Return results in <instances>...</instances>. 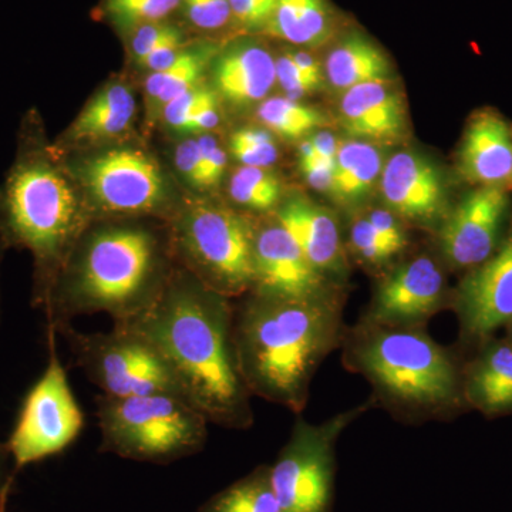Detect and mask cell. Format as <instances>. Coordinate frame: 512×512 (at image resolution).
<instances>
[{"instance_id":"obj_27","label":"cell","mask_w":512,"mask_h":512,"mask_svg":"<svg viewBox=\"0 0 512 512\" xmlns=\"http://www.w3.org/2000/svg\"><path fill=\"white\" fill-rule=\"evenodd\" d=\"M197 512H282L269 481V468H256L208 498Z\"/></svg>"},{"instance_id":"obj_45","label":"cell","mask_w":512,"mask_h":512,"mask_svg":"<svg viewBox=\"0 0 512 512\" xmlns=\"http://www.w3.org/2000/svg\"><path fill=\"white\" fill-rule=\"evenodd\" d=\"M507 328H508V342H510L512 345V319L510 320V322L507 323Z\"/></svg>"},{"instance_id":"obj_5","label":"cell","mask_w":512,"mask_h":512,"mask_svg":"<svg viewBox=\"0 0 512 512\" xmlns=\"http://www.w3.org/2000/svg\"><path fill=\"white\" fill-rule=\"evenodd\" d=\"M101 453L140 463L170 464L204 450L208 421L183 397L147 396L96 399Z\"/></svg>"},{"instance_id":"obj_38","label":"cell","mask_w":512,"mask_h":512,"mask_svg":"<svg viewBox=\"0 0 512 512\" xmlns=\"http://www.w3.org/2000/svg\"><path fill=\"white\" fill-rule=\"evenodd\" d=\"M197 140L201 150L205 190H210V188L217 187L224 177L228 160L227 153L210 134H201Z\"/></svg>"},{"instance_id":"obj_42","label":"cell","mask_w":512,"mask_h":512,"mask_svg":"<svg viewBox=\"0 0 512 512\" xmlns=\"http://www.w3.org/2000/svg\"><path fill=\"white\" fill-rule=\"evenodd\" d=\"M15 476L8 446L0 441V511L2 512H6L10 488H12Z\"/></svg>"},{"instance_id":"obj_6","label":"cell","mask_w":512,"mask_h":512,"mask_svg":"<svg viewBox=\"0 0 512 512\" xmlns=\"http://www.w3.org/2000/svg\"><path fill=\"white\" fill-rule=\"evenodd\" d=\"M178 266L227 298L254 284L255 225L212 200L188 202L168 221Z\"/></svg>"},{"instance_id":"obj_9","label":"cell","mask_w":512,"mask_h":512,"mask_svg":"<svg viewBox=\"0 0 512 512\" xmlns=\"http://www.w3.org/2000/svg\"><path fill=\"white\" fill-rule=\"evenodd\" d=\"M55 332L69 343L76 365L103 396L167 393L185 399L164 357L136 330L113 323L109 332L83 333L66 323Z\"/></svg>"},{"instance_id":"obj_46","label":"cell","mask_w":512,"mask_h":512,"mask_svg":"<svg viewBox=\"0 0 512 512\" xmlns=\"http://www.w3.org/2000/svg\"><path fill=\"white\" fill-rule=\"evenodd\" d=\"M8 251L2 244H0V266H2L3 258H5V252Z\"/></svg>"},{"instance_id":"obj_47","label":"cell","mask_w":512,"mask_h":512,"mask_svg":"<svg viewBox=\"0 0 512 512\" xmlns=\"http://www.w3.org/2000/svg\"><path fill=\"white\" fill-rule=\"evenodd\" d=\"M0 512H2V511H0Z\"/></svg>"},{"instance_id":"obj_40","label":"cell","mask_w":512,"mask_h":512,"mask_svg":"<svg viewBox=\"0 0 512 512\" xmlns=\"http://www.w3.org/2000/svg\"><path fill=\"white\" fill-rule=\"evenodd\" d=\"M396 217L397 215L389 210H373L366 218L394 254H399L406 247L407 238Z\"/></svg>"},{"instance_id":"obj_14","label":"cell","mask_w":512,"mask_h":512,"mask_svg":"<svg viewBox=\"0 0 512 512\" xmlns=\"http://www.w3.org/2000/svg\"><path fill=\"white\" fill-rule=\"evenodd\" d=\"M454 308L468 339L485 340L512 319V232L483 264L470 269Z\"/></svg>"},{"instance_id":"obj_8","label":"cell","mask_w":512,"mask_h":512,"mask_svg":"<svg viewBox=\"0 0 512 512\" xmlns=\"http://www.w3.org/2000/svg\"><path fill=\"white\" fill-rule=\"evenodd\" d=\"M94 220L167 218L178 211L163 167L144 148L97 151L70 168Z\"/></svg>"},{"instance_id":"obj_3","label":"cell","mask_w":512,"mask_h":512,"mask_svg":"<svg viewBox=\"0 0 512 512\" xmlns=\"http://www.w3.org/2000/svg\"><path fill=\"white\" fill-rule=\"evenodd\" d=\"M92 221L76 178L30 114L20 131L15 164L0 188V244L32 254L33 308L45 311L67 256Z\"/></svg>"},{"instance_id":"obj_23","label":"cell","mask_w":512,"mask_h":512,"mask_svg":"<svg viewBox=\"0 0 512 512\" xmlns=\"http://www.w3.org/2000/svg\"><path fill=\"white\" fill-rule=\"evenodd\" d=\"M383 171V157L375 144L350 140L339 144L330 195L340 205L353 207L369 197Z\"/></svg>"},{"instance_id":"obj_43","label":"cell","mask_w":512,"mask_h":512,"mask_svg":"<svg viewBox=\"0 0 512 512\" xmlns=\"http://www.w3.org/2000/svg\"><path fill=\"white\" fill-rule=\"evenodd\" d=\"M309 140H311L319 160L335 163L340 143L333 134L328 133V131H319V133L313 134Z\"/></svg>"},{"instance_id":"obj_7","label":"cell","mask_w":512,"mask_h":512,"mask_svg":"<svg viewBox=\"0 0 512 512\" xmlns=\"http://www.w3.org/2000/svg\"><path fill=\"white\" fill-rule=\"evenodd\" d=\"M356 362L386 396L421 409H448L463 399L453 359L424 333L375 329L360 340Z\"/></svg>"},{"instance_id":"obj_28","label":"cell","mask_w":512,"mask_h":512,"mask_svg":"<svg viewBox=\"0 0 512 512\" xmlns=\"http://www.w3.org/2000/svg\"><path fill=\"white\" fill-rule=\"evenodd\" d=\"M256 114L266 130L286 140H298L316 128L326 126L322 111L289 97H269L261 103Z\"/></svg>"},{"instance_id":"obj_16","label":"cell","mask_w":512,"mask_h":512,"mask_svg":"<svg viewBox=\"0 0 512 512\" xmlns=\"http://www.w3.org/2000/svg\"><path fill=\"white\" fill-rule=\"evenodd\" d=\"M380 192L389 211L414 222L439 220L446 208L443 175L429 158L400 151L383 165Z\"/></svg>"},{"instance_id":"obj_15","label":"cell","mask_w":512,"mask_h":512,"mask_svg":"<svg viewBox=\"0 0 512 512\" xmlns=\"http://www.w3.org/2000/svg\"><path fill=\"white\" fill-rule=\"evenodd\" d=\"M443 272L429 256L399 266L377 289L369 322L373 326L409 328L439 311L444 301Z\"/></svg>"},{"instance_id":"obj_33","label":"cell","mask_w":512,"mask_h":512,"mask_svg":"<svg viewBox=\"0 0 512 512\" xmlns=\"http://www.w3.org/2000/svg\"><path fill=\"white\" fill-rule=\"evenodd\" d=\"M181 8L190 25L204 32L225 28L232 20L229 0H183Z\"/></svg>"},{"instance_id":"obj_41","label":"cell","mask_w":512,"mask_h":512,"mask_svg":"<svg viewBox=\"0 0 512 512\" xmlns=\"http://www.w3.org/2000/svg\"><path fill=\"white\" fill-rule=\"evenodd\" d=\"M299 168H301L306 183L312 185L316 190L329 192L333 180V171H335V163H328V161H322L315 157L311 158V160L299 161Z\"/></svg>"},{"instance_id":"obj_2","label":"cell","mask_w":512,"mask_h":512,"mask_svg":"<svg viewBox=\"0 0 512 512\" xmlns=\"http://www.w3.org/2000/svg\"><path fill=\"white\" fill-rule=\"evenodd\" d=\"M175 266L170 231L144 220H94L67 256L45 308L47 329L107 313L113 323L150 308Z\"/></svg>"},{"instance_id":"obj_12","label":"cell","mask_w":512,"mask_h":512,"mask_svg":"<svg viewBox=\"0 0 512 512\" xmlns=\"http://www.w3.org/2000/svg\"><path fill=\"white\" fill-rule=\"evenodd\" d=\"M510 198L507 190L476 187L464 195L440 229L441 251L448 264L473 269L501 245Z\"/></svg>"},{"instance_id":"obj_21","label":"cell","mask_w":512,"mask_h":512,"mask_svg":"<svg viewBox=\"0 0 512 512\" xmlns=\"http://www.w3.org/2000/svg\"><path fill=\"white\" fill-rule=\"evenodd\" d=\"M137 114V100L126 83L111 82L86 104L62 137L64 144H96L127 133Z\"/></svg>"},{"instance_id":"obj_36","label":"cell","mask_w":512,"mask_h":512,"mask_svg":"<svg viewBox=\"0 0 512 512\" xmlns=\"http://www.w3.org/2000/svg\"><path fill=\"white\" fill-rule=\"evenodd\" d=\"M183 30L170 23H150L134 29L130 40V52L137 64L143 62L151 52L168 40L183 35Z\"/></svg>"},{"instance_id":"obj_26","label":"cell","mask_w":512,"mask_h":512,"mask_svg":"<svg viewBox=\"0 0 512 512\" xmlns=\"http://www.w3.org/2000/svg\"><path fill=\"white\" fill-rule=\"evenodd\" d=\"M215 55L217 53L211 45L185 46L167 69L148 73L144 92L150 106L161 113L170 101L201 84L202 76L210 69Z\"/></svg>"},{"instance_id":"obj_13","label":"cell","mask_w":512,"mask_h":512,"mask_svg":"<svg viewBox=\"0 0 512 512\" xmlns=\"http://www.w3.org/2000/svg\"><path fill=\"white\" fill-rule=\"evenodd\" d=\"M252 293L264 298L313 299L329 296L325 275L308 261L278 221L255 225Z\"/></svg>"},{"instance_id":"obj_25","label":"cell","mask_w":512,"mask_h":512,"mask_svg":"<svg viewBox=\"0 0 512 512\" xmlns=\"http://www.w3.org/2000/svg\"><path fill=\"white\" fill-rule=\"evenodd\" d=\"M264 29L292 45L318 47L332 35L333 19L325 0H278Z\"/></svg>"},{"instance_id":"obj_4","label":"cell","mask_w":512,"mask_h":512,"mask_svg":"<svg viewBox=\"0 0 512 512\" xmlns=\"http://www.w3.org/2000/svg\"><path fill=\"white\" fill-rule=\"evenodd\" d=\"M338 306L329 296L254 295L234 312V345L248 392L299 412L316 367L338 340Z\"/></svg>"},{"instance_id":"obj_17","label":"cell","mask_w":512,"mask_h":512,"mask_svg":"<svg viewBox=\"0 0 512 512\" xmlns=\"http://www.w3.org/2000/svg\"><path fill=\"white\" fill-rule=\"evenodd\" d=\"M458 168L464 180L476 187H512V130L494 111H480L468 123Z\"/></svg>"},{"instance_id":"obj_37","label":"cell","mask_w":512,"mask_h":512,"mask_svg":"<svg viewBox=\"0 0 512 512\" xmlns=\"http://www.w3.org/2000/svg\"><path fill=\"white\" fill-rule=\"evenodd\" d=\"M174 163L185 183L195 190H205L201 150L197 138H188L178 144L175 148Z\"/></svg>"},{"instance_id":"obj_24","label":"cell","mask_w":512,"mask_h":512,"mask_svg":"<svg viewBox=\"0 0 512 512\" xmlns=\"http://www.w3.org/2000/svg\"><path fill=\"white\" fill-rule=\"evenodd\" d=\"M325 74L335 89L345 93L360 84L390 82L392 67L379 47L365 37L352 36L329 53Z\"/></svg>"},{"instance_id":"obj_35","label":"cell","mask_w":512,"mask_h":512,"mask_svg":"<svg viewBox=\"0 0 512 512\" xmlns=\"http://www.w3.org/2000/svg\"><path fill=\"white\" fill-rule=\"evenodd\" d=\"M322 80V77L311 76L299 69L292 57L289 56V52L276 59V82L288 94L289 99L295 100L305 94L315 92L316 89H319Z\"/></svg>"},{"instance_id":"obj_44","label":"cell","mask_w":512,"mask_h":512,"mask_svg":"<svg viewBox=\"0 0 512 512\" xmlns=\"http://www.w3.org/2000/svg\"><path fill=\"white\" fill-rule=\"evenodd\" d=\"M289 56L292 57L293 62H295L296 66L303 70V72L311 74V76L322 77L323 79L322 67H320V64L316 62L309 53L289 52Z\"/></svg>"},{"instance_id":"obj_22","label":"cell","mask_w":512,"mask_h":512,"mask_svg":"<svg viewBox=\"0 0 512 512\" xmlns=\"http://www.w3.org/2000/svg\"><path fill=\"white\" fill-rule=\"evenodd\" d=\"M463 397L487 416L512 412V345L493 340L468 367Z\"/></svg>"},{"instance_id":"obj_1","label":"cell","mask_w":512,"mask_h":512,"mask_svg":"<svg viewBox=\"0 0 512 512\" xmlns=\"http://www.w3.org/2000/svg\"><path fill=\"white\" fill-rule=\"evenodd\" d=\"M181 266L156 302L117 322L136 330L164 357L185 400L210 423L245 429L252 423L249 392L234 345V309Z\"/></svg>"},{"instance_id":"obj_18","label":"cell","mask_w":512,"mask_h":512,"mask_svg":"<svg viewBox=\"0 0 512 512\" xmlns=\"http://www.w3.org/2000/svg\"><path fill=\"white\" fill-rule=\"evenodd\" d=\"M212 84L222 100L235 107L266 100L276 83V59L261 43L244 40L212 59Z\"/></svg>"},{"instance_id":"obj_10","label":"cell","mask_w":512,"mask_h":512,"mask_svg":"<svg viewBox=\"0 0 512 512\" xmlns=\"http://www.w3.org/2000/svg\"><path fill=\"white\" fill-rule=\"evenodd\" d=\"M55 330L47 329L49 359L20 409L8 446L13 470L63 453L82 433V407L74 397L69 377L56 348Z\"/></svg>"},{"instance_id":"obj_30","label":"cell","mask_w":512,"mask_h":512,"mask_svg":"<svg viewBox=\"0 0 512 512\" xmlns=\"http://www.w3.org/2000/svg\"><path fill=\"white\" fill-rule=\"evenodd\" d=\"M183 0H104V13L114 25L137 29L150 23L164 22L180 8Z\"/></svg>"},{"instance_id":"obj_34","label":"cell","mask_w":512,"mask_h":512,"mask_svg":"<svg viewBox=\"0 0 512 512\" xmlns=\"http://www.w3.org/2000/svg\"><path fill=\"white\" fill-rule=\"evenodd\" d=\"M350 242H352L356 254L369 264L380 265L396 255L389 245L380 238L367 218L355 222L352 232H350Z\"/></svg>"},{"instance_id":"obj_20","label":"cell","mask_w":512,"mask_h":512,"mask_svg":"<svg viewBox=\"0 0 512 512\" xmlns=\"http://www.w3.org/2000/svg\"><path fill=\"white\" fill-rule=\"evenodd\" d=\"M279 222L320 272L339 274L345 265L338 222L325 208L302 197L286 200L276 211Z\"/></svg>"},{"instance_id":"obj_31","label":"cell","mask_w":512,"mask_h":512,"mask_svg":"<svg viewBox=\"0 0 512 512\" xmlns=\"http://www.w3.org/2000/svg\"><path fill=\"white\" fill-rule=\"evenodd\" d=\"M232 157L244 167L268 168L278 161V147L266 128H241L229 141Z\"/></svg>"},{"instance_id":"obj_29","label":"cell","mask_w":512,"mask_h":512,"mask_svg":"<svg viewBox=\"0 0 512 512\" xmlns=\"http://www.w3.org/2000/svg\"><path fill=\"white\" fill-rule=\"evenodd\" d=\"M229 195L239 207L266 212L278 207L281 181L268 168L239 167L229 181Z\"/></svg>"},{"instance_id":"obj_11","label":"cell","mask_w":512,"mask_h":512,"mask_svg":"<svg viewBox=\"0 0 512 512\" xmlns=\"http://www.w3.org/2000/svg\"><path fill=\"white\" fill-rule=\"evenodd\" d=\"M357 410L323 426L298 421L291 439L269 468L282 512H330L335 488V441Z\"/></svg>"},{"instance_id":"obj_39","label":"cell","mask_w":512,"mask_h":512,"mask_svg":"<svg viewBox=\"0 0 512 512\" xmlns=\"http://www.w3.org/2000/svg\"><path fill=\"white\" fill-rule=\"evenodd\" d=\"M278 0H229L232 19L249 29L265 28Z\"/></svg>"},{"instance_id":"obj_19","label":"cell","mask_w":512,"mask_h":512,"mask_svg":"<svg viewBox=\"0 0 512 512\" xmlns=\"http://www.w3.org/2000/svg\"><path fill=\"white\" fill-rule=\"evenodd\" d=\"M340 123L355 140L390 143L406 130V107L389 82L360 84L343 93Z\"/></svg>"},{"instance_id":"obj_32","label":"cell","mask_w":512,"mask_h":512,"mask_svg":"<svg viewBox=\"0 0 512 512\" xmlns=\"http://www.w3.org/2000/svg\"><path fill=\"white\" fill-rule=\"evenodd\" d=\"M220 97L214 92L211 87L204 86V84H198V86L192 87L178 96L177 99L170 101L167 106L161 110V117H163L164 123L167 124L171 130L178 131V133H185L188 123H190L192 117L195 116L198 110L212 101L218 100Z\"/></svg>"}]
</instances>
